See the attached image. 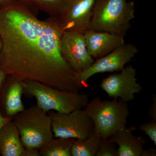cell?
<instances>
[{"label":"cell","instance_id":"cell-1","mask_svg":"<svg viewBox=\"0 0 156 156\" xmlns=\"http://www.w3.org/2000/svg\"><path fill=\"white\" fill-rule=\"evenodd\" d=\"M38 11L22 0L0 7V69L23 81L80 92L78 75L60 52L63 31L58 19L42 20Z\"/></svg>","mask_w":156,"mask_h":156},{"label":"cell","instance_id":"cell-2","mask_svg":"<svg viewBox=\"0 0 156 156\" xmlns=\"http://www.w3.org/2000/svg\"><path fill=\"white\" fill-rule=\"evenodd\" d=\"M135 4L127 0H96L90 29L126 36L135 18Z\"/></svg>","mask_w":156,"mask_h":156},{"label":"cell","instance_id":"cell-3","mask_svg":"<svg viewBox=\"0 0 156 156\" xmlns=\"http://www.w3.org/2000/svg\"><path fill=\"white\" fill-rule=\"evenodd\" d=\"M23 94L28 98H35L37 106L47 112L54 111L69 113L85 108L89 101L86 93L59 90L34 81H24Z\"/></svg>","mask_w":156,"mask_h":156},{"label":"cell","instance_id":"cell-4","mask_svg":"<svg viewBox=\"0 0 156 156\" xmlns=\"http://www.w3.org/2000/svg\"><path fill=\"white\" fill-rule=\"evenodd\" d=\"M84 109L93 122L94 133L101 139L126 128L130 115L128 103L119 99L102 101L95 97Z\"/></svg>","mask_w":156,"mask_h":156},{"label":"cell","instance_id":"cell-5","mask_svg":"<svg viewBox=\"0 0 156 156\" xmlns=\"http://www.w3.org/2000/svg\"><path fill=\"white\" fill-rule=\"evenodd\" d=\"M12 121L26 149L39 150L54 137L51 117L37 105L14 115Z\"/></svg>","mask_w":156,"mask_h":156},{"label":"cell","instance_id":"cell-6","mask_svg":"<svg viewBox=\"0 0 156 156\" xmlns=\"http://www.w3.org/2000/svg\"><path fill=\"white\" fill-rule=\"evenodd\" d=\"M54 136L83 139L94 133V124L84 109L69 113H50Z\"/></svg>","mask_w":156,"mask_h":156},{"label":"cell","instance_id":"cell-7","mask_svg":"<svg viewBox=\"0 0 156 156\" xmlns=\"http://www.w3.org/2000/svg\"><path fill=\"white\" fill-rule=\"evenodd\" d=\"M60 49L64 61L77 75L89 69L95 61L87 50L84 33L81 32L63 31Z\"/></svg>","mask_w":156,"mask_h":156},{"label":"cell","instance_id":"cell-8","mask_svg":"<svg viewBox=\"0 0 156 156\" xmlns=\"http://www.w3.org/2000/svg\"><path fill=\"white\" fill-rule=\"evenodd\" d=\"M138 53L131 44H124L107 55L96 59L89 69L78 74V80L83 87H88L87 81L98 73L121 71Z\"/></svg>","mask_w":156,"mask_h":156},{"label":"cell","instance_id":"cell-9","mask_svg":"<svg viewBox=\"0 0 156 156\" xmlns=\"http://www.w3.org/2000/svg\"><path fill=\"white\" fill-rule=\"evenodd\" d=\"M136 70L131 65L125 66L119 73L112 74L101 81L100 87L113 99H119L128 103L133 100L134 95L142 91L137 83Z\"/></svg>","mask_w":156,"mask_h":156},{"label":"cell","instance_id":"cell-10","mask_svg":"<svg viewBox=\"0 0 156 156\" xmlns=\"http://www.w3.org/2000/svg\"><path fill=\"white\" fill-rule=\"evenodd\" d=\"M95 1L69 0L64 11L58 19L62 30H76L84 33L90 29Z\"/></svg>","mask_w":156,"mask_h":156},{"label":"cell","instance_id":"cell-11","mask_svg":"<svg viewBox=\"0 0 156 156\" xmlns=\"http://www.w3.org/2000/svg\"><path fill=\"white\" fill-rule=\"evenodd\" d=\"M84 37L88 52L96 59L125 44L124 37L107 32L89 29L84 33Z\"/></svg>","mask_w":156,"mask_h":156},{"label":"cell","instance_id":"cell-12","mask_svg":"<svg viewBox=\"0 0 156 156\" xmlns=\"http://www.w3.org/2000/svg\"><path fill=\"white\" fill-rule=\"evenodd\" d=\"M0 154L2 156H39L38 149L24 147L19 131L12 119L0 130Z\"/></svg>","mask_w":156,"mask_h":156},{"label":"cell","instance_id":"cell-13","mask_svg":"<svg viewBox=\"0 0 156 156\" xmlns=\"http://www.w3.org/2000/svg\"><path fill=\"white\" fill-rule=\"evenodd\" d=\"M136 130L135 126H132L120 130L109 137L110 141L119 146L118 156H141L147 141L142 136L133 135L132 131Z\"/></svg>","mask_w":156,"mask_h":156},{"label":"cell","instance_id":"cell-14","mask_svg":"<svg viewBox=\"0 0 156 156\" xmlns=\"http://www.w3.org/2000/svg\"><path fill=\"white\" fill-rule=\"evenodd\" d=\"M8 76L4 103L7 115L13 117L25 109L22 100L24 81L14 76Z\"/></svg>","mask_w":156,"mask_h":156},{"label":"cell","instance_id":"cell-15","mask_svg":"<svg viewBox=\"0 0 156 156\" xmlns=\"http://www.w3.org/2000/svg\"><path fill=\"white\" fill-rule=\"evenodd\" d=\"M75 138L54 137L39 148L42 156H72L71 149Z\"/></svg>","mask_w":156,"mask_h":156},{"label":"cell","instance_id":"cell-16","mask_svg":"<svg viewBox=\"0 0 156 156\" xmlns=\"http://www.w3.org/2000/svg\"><path fill=\"white\" fill-rule=\"evenodd\" d=\"M101 138L95 133L83 139H75L71 149L72 156H96Z\"/></svg>","mask_w":156,"mask_h":156},{"label":"cell","instance_id":"cell-17","mask_svg":"<svg viewBox=\"0 0 156 156\" xmlns=\"http://www.w3.org/2000/svg\"><path fill=\"white\" fill-rule=\"evenodd\" d=\"M38 11L58 19L64 11L69 0H22Z\"/></svg>","mask_w":156,"mask_h":156},{"label":"cell","instance_id":"cell-18","mask_svg":"<svg viewBox=\"0 0 156 156\" xmlns=\"http://www.w3.org/2000/svg\"><path fill=\"white\" fill-rule=\"evenodd\" d=\"M96 156H118L115 144L108 139H101Z\"/></svg>","mask_w":156,"mask_h":156},{"label":"cell","instance_id":"cell-19","mask_svg":"<svg viewBox=\"0 0 156 156\" xmlns=\"http://www.w3.org/2000/svg\"><path fill=\"white\" fill-rule=\"evenodd\" d=\"M139 130L144 132L156 145V121L151 120L148 122L143 123L139 126Z\"/></svg>","mask_w":156,"mask_h":156},{"label":"cell","instance_id":"cell-20","mask_svg":"<svg viewBox=\"0 0 156 156\" xmlns=\"http://www.w3.org/2000/svg\"><path fill=\"white\" fill-rule=\"evenodd\" d=\"M152 103L148 109V115L151 120L156 121V95H154L152 96Z\"/></svg>","mask_w":156,"mask_h":156},{"label":"cell","instance_id":"cell-21","mask_svg":"<svg viewBox=\"0 0 156 156\" xmlns=\"http://www.w3.org/2000/svg\"><path fill=\"white\" fill-rule=\"evenodd\" d=\"M156 150L155 148L152 147L150 148L143 150L141 153V156H156Z\"/></svg>","mask_w":156,"mask_h":156},{"label":"cell","instance_id":"cell-22","mask_svg":"<svg viewBox=\"0 0 156 156\" xmlns=\"http://www.w3.org/2000/svg\"><path fill=\"white\" fill-rule=\"evenodd\" d=\"M12 117H3L2 114L0 113V130L2 128L3 126L9 122V121L12 119Z\"/></svg>","mask_w":156,"mask_h":156},{"label":"cell","instance_id":"cell-23","mask_svg":"<svg viewBox=\"0 0 156 156\" xmlns=\"http://www.w3.org/2000/svg\"><path fill=\"white\" fill-rule=\"evenodd\" d=\"M7 76V74L4 71L0 69V86L2 85L5 82Z\"/></svg>","mask_w":156,"mask_h":156},{"label":"cell","instance_id":"cell-24","mask_svg":"<svg viewBox=\"0 0 156 156\" xmlns=\"http://www.w3.org/2000/svg\"><path fill=\"white\" fill-rule=\"evenodd\" d=\"M12 1L13 0H0V7L5 5Z\"/></svg>","mask_w":156,"mask_h":156},{"label":"cell","instance_id":"cell-25","mask_svg":"<svg viewBox=\"0 0 156 156\" xmlns=\"http://www.w3.org/2000/svg\"><path fill=\"white\" fill-rule=\"evenodd\" d=\"M2 41H1V38H0V51H1V49H2Z\"/></svg>","mask_w":156,"mask_h":156}]
</instances>
